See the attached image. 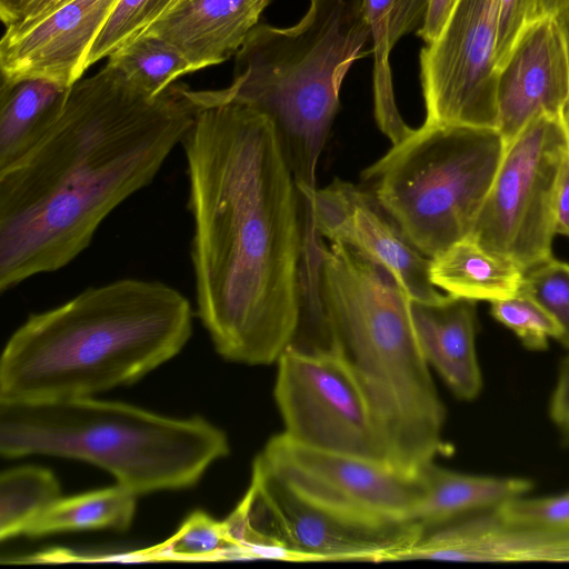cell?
Returning <instances> with one entry per match:
<instances>
[{
	"label": "cell",
	"instance_id": "18",
	"mask_svg": "<svg viewBox=\"0 0 569 569\" xmlns=\"http://www.w3.org/2000/svg\"><path fill=\"white\" fill-rule=\"evenodd\" d=\"M421 352L461 400L475 399L482 386L476 352V301L446 295L436 302L410 299Z\"/></svg>",
	"mask_w": 569,
	"mask_h": 569
},
{
	"label": "cell",
	"instance_id": "36",
	"mask_svg": "<svg viewBox=\"0 0 569 569\" xmlns=\"http://www.w3.org/2000/svg\"><path fill=\"white\" fill-rule=\"evenodd\" d=\"M33 0H0V18L4 27L16 22Z\"/></svg>",
	"mask_w": 569,
	"mask_h": 569
},
{
	"label": "cell",
	"instance_id": "23",
	"mask_svg": "<svg viewBox=\"0 0 569 569\" xmlns=\"http://www.w3.org/2000/svg\"><path fill=\"white\" fill-rule=\"evenodd\" d=\"M136 497L120 485L59 498L26 529L23 536L112 529L127 530L134 516Z\"/></svg>",
	"mask_w": 569,
	"mask_h": 569
},
{
	"label": "cell",
	"instance_id": "27",
	"mask_svg": "<svg viewBox=\"0 0 569 569\" xmlns=\"http://www.w3.org/2000/svg\"><path fill=\"white\" fill-rule=\"evenodd\" d=\"M176 0H118L84 59V71L138 38Z\"/></svg>",
	"mask_w": 569,
	"mask_h": 569
},
{
	"label": "cell",
	"instance_id": "30",
	"mask_svg": "<svg viewBox=\"0 0 569 569\" xmlns=\"http://www.w3.org/2000/svg\"><path fill=\"white\" fill-rule=\"evenodd\" d=\"M502 518L532 525L569 526V491L541 498H516L496 510Z\"/></svg>",
	"mask_w": 569,
	"mask_h": 569
},
{
	"label": "cell",
	"instance_id": "26",
	"mask_svg": "<svg viewBox=\"0 0 569 569\" xmlns=\"http://www.w3.org/2000/svg\"><path fill=\"white\" fill-rule=\"evenodd\" d=\"M137 555L146 560L242 559L226 521L201 510L190 513L169 539Z\"/></svg>",
	"mask_w": 569,
	"mask_h": 569
},
{
	"label": "cell",
	"instance_id": "12",
	"mask_svg": "<svg viewBox=\"0 0 569 569\" xmlns=\"http://www.w3.org/2000/svg\"><path fill=\"white\" fill-rule=\"evenodd\" d=\"M499 0H458L420 52L426 126L497 128Z\"/></svg>",
	"mask_w": 569,
	"mask_h": 569
},
{
	"label": "cell",
	"instance_id": "37",
	"mask_svg": "<svg viewBox=\"0 0 569 569\" xmlns=\"http://www.w3.org/2000/svg\"><path fill=\"white\" fill-rule=\"evenodd\" d=\"M569 9V0H536L535 19L557 18Z\"/></svg>",
	"mask_w": 569,
	"mask_h": 569
},
{
	"label": "cell",
	"instance_id": "22",
	"mask_svg": "<svg viewBox=\"0 0 569 569\" xmlns=\"http://www.w3.org/2000/svg\"><path fill=\"white\" fill-rule=\"evenodd\" d=\"M525 270L467 237L431 259L430 279L448 295L495 302L517 296Z\"/></svg>",
	"mask_w": 569,
	"mask_h": 569
},
{
	"label": "cell",
	"instance_id": "14",
	"mask_svg": "<svg viewBox=\"0 0 569 569\" xmlns=\"http://www.w3.org/2000/svg\"><path fill=\"white\" fill-rule=\"evenodd\" d=\"M496 99V129L506 146L535 119L563 116L569 57L556 18H537L523 28L499 68Z\"/></svg>",
	"mask_w": 569,
	"mask_h": 569
},
{
	"label": "cell",
	"instance_id": "4",
	"mask_svg": "<svg viewBox=\"0 0 569 569\" xmlns=\"http://www.w3.org/2000/svg\"><path fill=\"white\" fill-rule=\"evenodd\" d=\"M192 316L190 301L161 281L87 288L11 335L0 359V401L86 398L136 382L182 350Z\"/></svg>",
	"mask_w": 569,
	"mask_h": 569
},
{
	"label": "cell",
	"instance_id": "32",
	"mask_svg": "<svg viewBox=\"0 0 569 569\" xmlns=\"http://www.w3.org/2000/svg\"><path fill=\"white\" fill-rule=\"evenodd\" d=\"M550 415L563 439L569 442V355L563 359L560 367L551 398Z\"/></svg>",
	"mask_w": 569,
	"mask_h": 569
},
{
	"label": "cell",
	"instance_id": "5",
	"mask_svg": "<svg viewBox=\"0 0 569 569\" xmlns=\"http://www.w3.org/2000/svg\"><path fill=\"white\" fill-rule=\"evenodd\" d=\"M370 38L363 0H310L295 26L257 24L236 53L233 79L220 89L273 124L302 198L339 109V91Z\"/></svg>",
	"mask_w": 569,
	"mask_h": 569
},
{
	"label": "cell",
	"instance_id": "7",
	"mask_svg": "<svg viewBox=\"0 0 569 569\" xmlns=\"http://www.w3.org/2000/svg\"><path fill=\"white\" fill-rule=\"evenodd\" d=\"M505 149L497 129L422 124L361 172L362 186L432 259L470 236Z\"/></svg>",
	"mask_w": 569,
	"mask_h": 569
},
{
	"label": "cell",
	"instance_id": "15",
	"mask_svg": "<svg viewBox=\"0 0 569 569\" xmlns=\"http://www.w3.org/2000/svg\"><path fill=\"white\" fill-rule=\"evenodd\" d=\"M569 562V526L520 523L493 511L423 532L390 561Z\"/></svg>",
	"mask_w": 569,
	"mask_h": 569
},
{
	"label": "cell",
	"instance_id": "38",
	"mask_svg": "<svg viewBox=\"0 0 569 569\" xmlns=\"http://www.w3.org/2000/svg\"><path fill=\"white\" fill-rule=\"evenodd\" d=\"M556 19L558 20V23L562 30L569 57V9L563 11Z\"/></svg>",
	"mask_w": 569,
	"mask_h": 569
},
{
	"label": "cell",
	"instance_id": "1",
	"mask_svg": "<svg viewBox=\"0 0 569 569\" xmlns=\"http://www.w3.org/2000/svg\"><path fill=\"white\" fill-rule=\"evenodd\" d=\"M181 144L198 317L226 360L278 361L300 312L303 213L272 122L218 90H189Z\"/></svg>",
	"mask_w": 569,
	"mask_h": 569
},
{
	"label": "cell",
	"instance_id": "29",
	"mask_svg": "<svg viewBox=\"0 0 569 569\" xmlns=\"http://www.w3.org/2000/svg\"><path fill=\"white\" fill-rule=\"evenodd\" d=\"M491 315L512 330L531 350H542L550 338L558 340L560 331L551 316L533 299L519 292L517 296L491 302Z\"/></svg>",
	"mask_w": 569,
	"mask_h": 569
},
{
	"label": "cell",
	"instance_id": "11",
	"mask_svg": "<svg viewBox=\"0 0 569 569\" xmlns=\"http://www.w3.org/2000/svg\"><path fill=\"white\" fill-rule=\"evenodd\" d=\"M276 363L273 398L282 432L312 448L388 463L376 413L343 360L288 347Z\"/></svg>",
	"mask_w": 569,
	"mask_h": 569
},
{
	"label": "cell",
	"instance_id": "2",
	"mask_svg": "<svg viewBox=\"0 0 569 569\" xmlns=\"http://www.w3.org/2000/svg\"><path fill=\"white\" fill-rule=\"evenodd\" d=\"M196 113L184 84L151 96L108 63L78 80L39 144L0 173V291L57 271L150 184Z\"/></svg>",
	"mask_w": 569,
	"mask_h": 569
},
{
	"label": "cell",
	"instance_id": "9",
	"mask_svg": "<svg viewBox=\"0 0 569 569\" xmlns=\"http://www.w3.org/2000/svg\"><path fill=\"white\" fill-rule=\"evenodd\" d=\"M224 521L246 559L280 560L282 547L296 561H390L422 535L416 523L390 530L345 523L300 500L254 461L250 486Z\"/></svg>",
	"mask_w": 569,
	"mask_h": 569
},
{
	"label": "cell",
	"instance_id": "25",
	"mask_svg": "<svg viewBox=\"0 0 569 569\" xmlns=\"http://www.w3.org/2000/svg\"><path fill=\"white\" fill-rule=\"evenodd\" d=\"M108 59L109 66L151 96L164 91L179 77L194 72L176 48L150 34H140Z\"/></svg>",
	"mask_w": 569,
	"mask_h": 569
},
{
	"label": "cell",
	"instance_id": "16",
	"mask_svg": "<svg viewBox=\"0 0 569 569\" xmlns=\"http://www.w3.org/2000/svg\"><path fill=\"white\" fill-rule=\"evenodd\" d=\"M118 0H70L24 32L0 40L1 82L44 79L70 88Z\"/></svg>",
	"mask_w": 569,
	"mask_h": 569
},
{
	"label": "cell",
	"instance_id": "13",
	"mask_svg": "<svg viewBox=\"0 0 569 569\" xmlns=\"http://www.w3.org/2000/svg\"><path fill=\"white\" fill-rule=\"evenodd\" d=\"M300 201L305 217L321 238L348 246L387 268L411 299L436 302L446 297L431 282V259L409 242L363 186L335 179Z\"/></svg>",
	"mask_w": 569,
	"mask_h": 569
},
{
	"label": "cell",
	"instance_id": "28",
	"mask_svg": "<svg viewBox=\"0 0 569 569\" xmlns=\"http://www.w3.org/2000/svg\"><path fill=\"white\" fill-rule=\"evenodd\" d=\"M520 292L551 316L560 331L558 340L569 349V264L551 257L526 270Z\"/></svg>",
	"mask_w": 569,
	"mask_h": 569
},
{
	"label": "cell",
	"instance_id": "20",
	"mask_svg": "<svg viewBox=\"0 0 569 569\" xmlns=\"http://www.w3.org/2000/svg\"><path fill=\"white\" fill-rule=\"evenodd\" d=\"M429 0H363V16L373 44V103L380 130L396 144L413 129L398 110L389 56L401 37L419 29Z\"/></svg>",
	"mask_w": 569,
	"mask_h": 569
},
{
	"label": "cell",
	"instance_id": "34",
	"mask_svg": "<svg viewBox=\"0 0 569 569\" xmlns=\"http://www.w3.org/2000/svg\"><path fill=\"white\" fill-rule=\"evenodd\" d=\"M68 1L70 0H33L16 22L6 27L2 37H14L24 32Z\"/></svg>",
	"mask_w": 569,
	"mask_h": 569
},
{
	"label": "cell",
	"instance_id": "24",
	"mask_svg": "<svg viewBox=\"0 0 569 569\" xmlns=\"http://www.w3.org/2000/svg\"><path fill=\"white\" fill-rule=\"evenodd\" d=\"M61 498L54 475L37 466H20L0 476V539L20 535Z\"/></svg>",
	"mask_w": 569,
	"mask_h": 569
},
{
	"label": "cell",
	"instance_id": "31",
	"mask_svg": "<svg viewBox=\"0 0 569 569\" xmlns=\"http://www.w3.org/2000/svg\"><path fill=\"white\" fill-rule=\"evenodd\" d=\"M536 0H499L497 61L505 62L523 28L535 19Z\"/></svg>",
	"mask_w": 569,
	"mask_h": 569
},
{
	"label": "cell",
	"instance_id": "8",
	"mask_svg": "<svg viewBox=\"0 0 569 569\" xmlns=\"http://www.w3.org/2000/svg\"><path fill=\"white\" fill-rule=\"evenodd\" d=\"M568 141L562 117L531 121L505 149L471 237L525 271L551 258L555 200Z\"/></svg>",
	"mask_w": 569,
	"mask_h": 569
},
{
	"label": "cell",
	"instance_id": "39",
	"mask_svg": "<svg viewBox=\"0 0 569 569\" xmlns=\"http://www.w3.org/2000/svg\"><path fill=\"white\" fill-rule=\"evenodd\" d=\"M566 134H567V141H568V149H569V106L566 108L563 116H562Z\"/></svg>",
	"mask_w": 569,
	"mask_h": 569
},
{
	"label": "cell",
	"instance_id": "10",
	"mask_svg": "<svg viewBox=\"0 0 569 569\" xmlns=\"http://www.w3.org/2000/svg\"><path fill=\"white\" fill-rule=\"evenodd\" d=\"M254 462L311 507L353 527L390 530L409 523L422 497L419 475L388 463L271 437Z\"/></svg>",
	"mask_w": 569,
	"mask_h": 569
},
{
	"label": "cell",
	"instance_id": "33",
	"mask_svg": "<svg viewBox=\"0 0 569 569\" xmlns=\"http://www.w3.org/2000/svg\"><path fill=\"white\" fill-rule=\"evenodd\" d=\"M458 0H429L422 26L417 34L426 44L432 43L447 23Z\"/></svg>",
	"mask_w": 569,
	"mask_h": 569
},
{
	"label": "cell",
	"instance_id": "21",
	"mask_svg": "<svg viewBox=\"0 0 569 569\" xmlns=\"http://www.w3.org/2000/svg\"><path fill=\"white\" fill-rule=\"evenodd\" d=\"M69 89L44 79L1 82L0 173L21 161L44 138Z\"/></svg>",
	"mask_w": 569,
	"mask_h": 569
},
{
	"label": "cell",
	"instance_id": "35",
	"mask_svg": "<svg viewBox=\"0 0 569 569\" xmlns=\"http://www.w3.org/2000/svg\"><path fill=\"white\" fill-rule=\"evenodd\" d=\"M555 231L556 234L569 237V152L562 164L557 186Z\"/></svg>",
	"mask_w": 569,
	"mask_h": 569
},
{
	"label": "cell",
	"instance_id": "17",
	"mask_svg": "<svg viewBox=\"0 0 569 569\" xmlns=\"http://www.w3.org/2000/svg\"><path fill=\"white\" fill-rule=\"evenodd\" d=\"M270 0H176L141 34L176 48L193 71L236 54Z\"/></svg>",
	"mask_w": 569,
	"mask_h": 569
},
{
	"label": "cell",
	"instance_id": "19",
	"mask_svg": "<svg viewBox=\"0 0 569 569\" xmlns=\"http://www.w3.org/2000/svg\"><path fill=\"white\" fill-rule=\"evenodd\" d=\"M422 497L413 522L422 533L488 511L525 496L532 483L523 478L478 476L425 465L418 472Z\"/></svg>",
	"mask_w": 569,
	"mask_h": 569
},
{
	"label": "cell",
	"instance_id": "3",
	"mask_svg": "<svg viewBox=\"0 0 569 569\" xmlns=\"http://www.w3.org/2000/svg\"><path fill=\"white\" fill-rule=\"evenodd\" d=\"M300 312L289 347L346 362L379 421L395 469L416 475L443 452L446 411L412 322L410 297L383 266L325 242L303 221Z\"/></svg>",
	"mask_w": 569,
	"mask_h": 569
},
{
	"label": "cell",
	"instance_id": "6",
	"mask_svg": "<svg viewBox=\"0 0 569 569\" xmlns=\"http://www.w3.org/2000/svg\"><path fill=\"white\" fill-rule=\"evenodd\" d=\"M229 451L226 433L201 417L169 418L92 397L0 401L2 457L86 461L137 496L192 487Z\"/></svg>",
	"mask_w": 569,
	"mask_h": 569
}]
</instances>
